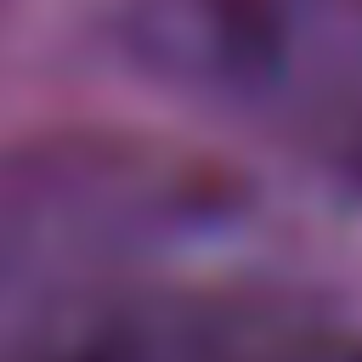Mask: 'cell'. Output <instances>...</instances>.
I'll return each mask as SVG.
<instances>
[{
    "mask_svg": "<svg viewBox=\"0 0 362 362\" xmlns=\"http://www.w3.org/2000/svg\"><path fill=\"white\" fill-rule=\"evenodd\" d=\"M119 57L362 204V0H96Z\"/></svg>",
    "mask_w": 362,
    "mask_h": 362,
    "instance_id": "cell-1",
    "label": "cell"
},
{
    "mask_svg": "<svg viewBox=\"0 0 362 362\" xmlns=\"http://www.w3.org/2000/svg\"><path fill=\"white\" fill-rule=\"evenodd\" d=\"M0 362H362V322L226 272H102L17 288Z\"/></svg>",
    "mask_w": 362,
    "mask_h": 362,
    "instance_id": "cell-2",
    "label": "cell"
}]
</instances>
